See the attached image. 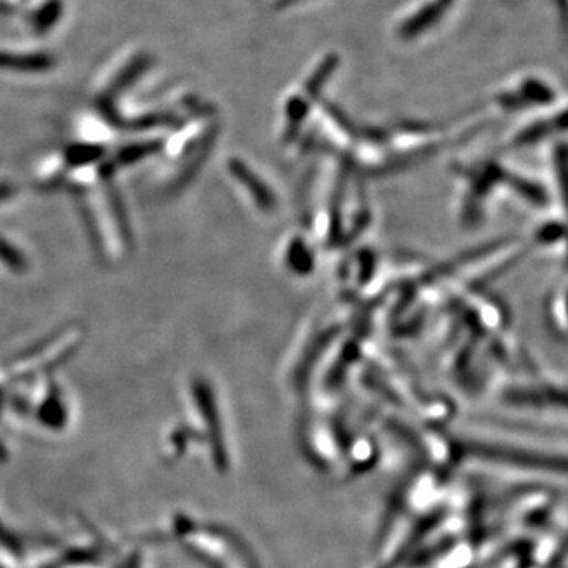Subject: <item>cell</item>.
I'll list each match as a JSON object with an SVG mask.
<instances>
[{
	"label": "cell",
	"mask_w": 568,
	"mask_h": 568,
	"mask_svg": "<svg viewBox=\"0 0 568 568\" xmlns=\"http://www.w3.org/2000/svg\"><path fill=\"white\" fill-rule=\"evenodd\" d=\"M100 155V151L95 148H90V145H86V148H73L70 154H68V159H70L72 163H86L92 162L95 156Z\"/></svg>",
	"instance_id": "3957f363"
},
{
	"label": "cell",
	"mask_w": 568,
	"mask_h": 568,
	"mask_svg": "<svg viewBox=\"0 0 568 568\" xmlns=\"http://www.w3.org/2000/svg\"><path fill=\"white\" fill-rule=\"evenodd\" d=\"M53 57L47 54L0 53V68L14 72H46L53 67Z\"/></svg>",
	"instance_id": "6da1fadb"
},
{
	"label": "cell",
	"mask_w": 568,
	"mask_h": 568,
	"mask_svg": "<svg viewBox=\"0 0 568 568\" xmlns=\"http://www.w3.org/2000/svg\"><path fill=\"white\" fill-rule=\"evenodd\" d=\"M62 12V3L59 0H51L47 2L40 13L36 14L35 28L43 31V29L51 28L54 23H56L57 18L61 17Z\"/></svg>",
	"instance_id": "7a4b0ae2"
}]
</instances>
